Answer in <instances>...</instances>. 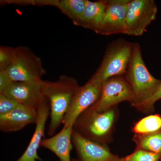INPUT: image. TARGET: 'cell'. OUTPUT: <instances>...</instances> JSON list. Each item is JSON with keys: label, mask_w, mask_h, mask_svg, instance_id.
Wrapping results in <instances>:
<instances>
[{"label": "cell", "mask_w": 161, "mask_h": 161, "mask_svg": "<svg viewBox=\"0 0 161 161\" xmlns=\"http://www.w3.org/2000/svg\"><path fill=\"white\" fill-rule=\"evenodd\" d=\"M118 116L117 106L99 112L93 105L79 115L73 130L87 139L107 145L113 140Z\"/></svg>", "instance_id": "obj_1"}, {"label": "cell", "mask_w": 161, "mask_h": 161, "mask_svg": "<svg viewBox=\"0 0 161 161\" xmlns=\"http://www.w3.org/2000/svg\"><path fill=\"white\" fill-rule=\"evenodd\" d=\"M79 86L75 78L67 75L60 76L55 81L44 80V95L49 101L50 109L48 135H54L58 127L63 123L73 97Z\"/></svg>", "instance_id": "obj_2"}, {"label": "cell", "mask_w": 161, "mask_h": 161, "mask_svg": "<svg viewBox=\"0 0 161 161\" xmlns=\"http://www.w3.org/2000/svg\"><path fill=\"white\" fill-rule=\"evenodd\" d=\"M124 77L134 94L132 107L135 108L150 99L161 86V80L154 78L147 69L138 43H134L131 60Z\"/></svg>", "instance_id": "obj_3"}, {"label": "cell", "mask_w": 161, "mask_h": 161, "mask_svg": "<svg viewBox=\"0 0 161 161\" xmlns=\"http://www.w3.org/2000/svg\"><path fill=\"white\" fill-rule=\"evenodd\" d=\"M133 45L134 43L123 39L111 42L92 77L103 83L112 77L124 76L131 60Z\"/></svg>", "instance_id": "obj_4"}, {"label": "cell", "mask_w": 161, "mask_h": 161, "mask_svg": "<svg viewBox=\"0 0 161 161\" xmlns=\"http://www.w3.org/2000/svg\"><path fill=\"white\" fill-rule=\"evenodd\" d=\"M5 70L13 82H35L46 74L42 60L26 46L15 47L14 59Z\"/></svg>", "instance_id": "obj_5"}, {"label": "cell", "mask_w": 161, "mask_h": 161, "mask_svg": "<svg viewBox=\"0 0 161 161\" xmlns=\"http://www.w3.org/2000/svg\"><path fill=\"white\" fill-rule=\"evenodd\" d=\"M157 6L153 0H130L127 8L125 34L140 36L155 19Z\"/></svg>", "instance_id": "obj_6"}, {"label": "cell", "mask_w": 161, "mask_h": 161, "mask_svg": "<svg viewBox=\"0 0 161 161\" xmlns=\"http://www.w3.org/2000/svg\"><path fill=\"white\" fill-rule=\"evenodd\" d=\"M123 101L129 102L132 106L134 94L124 76H115L103 83L100 98L93 105L97 111L102 112L117 106Z\"/></svg>", "instance_id": "obj_7"}, {"label": "cell", "mask_w": 161, "mask_h": 161, "mask_svg": "<svg viewBox=\"0 0 161 161\" xmlns=\"http://www.w3.org/2000/svg\"><path fill=\"white\" fill-rule=\"evenodd\" d=\"M102 84L92 77L84 85L79 86L64 118V126L73 127L79 115L98 101Z\"/></svg>", "instance_id": "obj_8"}, {"label": "cell", "mask_w": 161, "mask_h": 161, "mask_svg": "<svg viewBox=\"0 0 161 161\" xmlns=\"http://www.w3.org/2000/svg\"><path fill=\"white\" fill-rule=\"evenodd\" d=\"M44 80L35 82H13L2 94L22 105L38 110L47 99L43 89Z\"/></svg>", "instance_id": "obj_9"}, {"label": "cell", "mask_w": 161, "mask_h": 161, "mask_svg": "<svg viewBox=\"0 0 161 161\" xmlns=\"http://www.w3.org/2000/svg\"><path fill=\"white\" fill-rule=\"evenodd\" d=\"M106 2L103 20L96 33L104 36L125 34L127 8L130 0H106Z\"/></svg>", "instance_id": "obj_10"}, {"label": "cell", "mask_w": 161, "mask_h": 161, "mask_svg": "<svg viewBox=\"0 0 161 161\" xmlns=\"http://www.w3.org/2000/svg\"><path fill=\"white\" fill-rule=\"evenodd\" d=\"M72 141L80 161H117L120 159L111 152L107 145L87 139L74 130Z\"/></svg>", "instance_id": "obj_11"}, {"label": "cell", "mask_w": 161, "mask_h": 161, "mask_svg": "<svg viewBox=\"0 0 161 161\" xmlns=\"http://www.w3.org/2000/svg\"><path fill=\"white\" fill-rule=\"evenodd\" d=\"M38 110L21 105L6 114L0 115V130L13 132L23 129L30 124H36Z\"/></svg>", "instance_id": "obj_12"}, {"label": "cell", "mask_w": 161, "mask_h": 161, "mask_svg": "<svg viewBox=\"0 0 161 161\" xmlns=\"http://www.w3.org/2000/svg\"><path fill=\"white\" fill-rule=\"evenodd\" d=\"M50 113V104L47 98L38 109V118L36 129L31 140L25 152L17 161L42 160L38 155V150L41 146L45 131V125Z\"/></svg>", "instance_id": "obj_13"}, {"label": "cell", "mask_w": 161, "mask_h": 161, "mask_svg": "<svg viewBox=\"0 0 161 161\" xmlns=\"http://www.w3.org/2000/svg\"><path fill=\"white\" fill-rule=\"evenodd\" d=\"M73 127L64 126L57 134L50 138L43 139L41 146L53 153L60 161H72L70 153L73 149Z\"/></svg>", "instance_id": "obj_14"}, {"label": "cell", "mask_w": 161, "mask_h": 161, "mask_svg": "<svg viewBox=\"0 0 161 161\" xmlns=\"http://www.w3.org/2000/svg\"><path fill=\"white\" fill-rule=\"evenodd\" d=\"M106 8V0L92 2L86 0L83 15L75 24L97 33L103 20Z\"/></svg>", "instance_id": "obj_15"}, {"label": "cell", "mask_w": 161, "mask_h": 161, "mask_svg": "<svg viewBox=\"0 0 161 161\" xmlns=\"http://www.w3.org/2000/svg\"><path fill=\"white\" fill-rule=\"evenodd\" d=\"M132 141L137 149L161 154V129L148 134H135Z\"/></svg>", "instance_id": "obj_16"}, {"label": "cell", "mask_w": 161, "mask_h": 161, "mask_svg": "<svg viewBox=\"0 0 161 161\" xmlns=\"http://www.w3.org/2000/svg\"><path fill=\"white\" fill-rule=\"evenodd\" d=\"M86 0H61L58 8L75 25L83 15Z\"/></svg>", "instance_id": "obj_17"}, {"label": "cell", "mask_w": 161, "mask_h": 161, "mask_svg": "<svg viewBox=\"0 0 161 161\" xmlns=\"http://www.w3.org/2000/svg\"><path fill=\"white\" fill-rule=\"evenodd\" d=\"M161 129V116L158 114L148 115L134 125L132 131L135 134L152 133Z\"/></svg>", "instance_id": "obj_18"}, {"label": "cell", "mask_w": 161, "mask_h": 161, "mask_svg": "<svg viewBox=\"0 0 161 161\" xmlns=\"http://www.w3.org/2000/svg\"><path fill=\"white\" fill-rule=\"evenodd\" d=\"M161 154L136 148L130 155L121 158V161H159Z\"/></svg>", "instance_id": "obj_19"}, {"label": "cell", "mask_w": 161, "mask_h": 161, "mask_svg": "<svg viewBox=\"0 0 161 161\" xmlns=\"http://www.w3.org/2000/svg\"><path fill=\"white\" fill-rule=\"evenodd\" d=\"M15 48L11 47H0V70H6L14 59Z\"/></svg>", "instance_id": "obj_20"}, {"label": "cell", "mask_w": 161, "mask_h": 161, "mask_svg": "<svg viewBox=\"0 0 161 161\" xmlns=\"http://www.w3.org/2000/svg\"><path fill=\"white\" fill-rule=\"evenodd\" d=\"M161 99V86L155 94L147 101L141 104L136 107L135 108L138 111L144 113H151L154 111V105L158 101Z\"/></svg>", "instance_id": "obj_21"}, {"label": "cell", "mask_w": 161, "mask_h": 161, "mask_svg": "<svg viewBox=\"0 0 161 161\" xmlns=\"http://www.w3.org/2000/svg\"><path fill=\"white\" fill-rule=\"evenodd\" d=\"M21 105L15 100L0 94V115L6 114Z\"/></svg>", "instance_id": "obj_22"}, {"label": "cell", "mask_w": 161, "mask_h": 161, "mask_svg": "<svg viewBox=\"0 0 161 161\" xmlns=\"http://www.w3.org/2000/svg\"><path fill=\"white\" fill-rule=\"evenodd\" d=\"M12 80L5 70H0V94L12 83Z\"/></svg>", "instance_id": "obj_23"}, {"label": "cell", "mask_w": 161, "mask_h": 161, "mask_svg": "<svg viewBox=\"0 0 161 161\" xmlns=\"http://www.w3.org/2000/svg\"><path fill=\"white\" fill-rule=\"evenodd\" d=\"M1 3L19 6H36V0H6L3 1Z\"/></svg>", "instance_id": "obj_24"}, {"label": "cell", "mask_w": 161, "mask_h": 161, "mask_svg": "<svg viewBox=\"0 0 161 161\" xmlns=\"http://www.w3.org/2000/svg\"><path fill=\"white\" fill-rule=\"evenodd\" d=\"M60 0H36V6H53L58 7Z\"/></svg>", "instance_id": "obj_25"}, {"label": "cell", "mask_w": 161, "mask_h": 161, "mask_svg": "<svg viewBox=\"0 0 161 161\" xmlns=\"http://www.w3.org/2000/svg\"><path fill=\"white\" fill-rule=\"evenodd\" d=\"M72 161H80V160L77 159L73 158L72 159Z\"/></svg>", "instance_id": "obj_26"}, {"label": "cell", "mask_w": 161, "mask_h": 161, "mask_svg": "<svg viewBox=\"0 0 161 161\" xmlns=\"http://www.w3.org/2000/svg\"><path fill=\"white\" fill-rule=\"evenodd\" d=\"M120 161V159H119V160H118V161Z\"/></svg>", "instance_id": "obj_27"}, {"label": "cell", "mask_w": 161, "mask_h": 161, "mask_svg": "<svg viewBox=\"0 0 161 161\" xmlns=\"http://www.w3.org/2000/svg\"><path fill=\"white\" fill-rule=\"evenodd\" d=\"M159 161H161V157L160 159V160H159Z\"/></svg>", "instance_id": "obj_28"}]
</instances>
